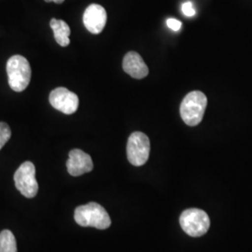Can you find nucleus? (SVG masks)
I'll return each mask as SVG.
<instances>
[{
  "instance_id": "nucleus-8",
  "label": "nucleus",
  "mask_w": 252,
  "mask_h": 252,
  "mask_svg": "<svg viewBox=\"0 0 252 252\" xmlns=\"http://www.w3.org/2000/svg\"><path fill=\"white\" fill-rule=\"evenodd\" d=\"M107 11L101 5L91 4L83 13V24L92 34H100L107 24Z\"/></svg>"
},
{
  "instance_id": "nucleus-14",
  "label": "nucleus",
  "mask_w": 252,
  "mask_h": 252,
  "mask_svg": "<svg viewBox=\"0 0 252 252\" xmlns=\"http://www.w3.org/2000/svg\"><path fill=\"white\" fill-rule=\"evenodd\" d=\"M181 10H182V13L187 17H192L196 14V10L194 9V7L190 1H187V2L183 3L181 6Z\"/></svg>"
},
{
  "instance_id": "nucleus-3",
  "label": "nucleus",
  "mask_w": 252,
  "mask_h": 252,
  "mask_svg": "<svg viewBox=\"0 0 252 252\" xmlns=\"http://www.w3.org/2000/svg\"><path fill=\"white\" fill-rule=\"evenodd\" d=\"M9 87L17 93L26 90L31 81L30 63L22 55H13L7 62Z\"/></svg>"
},
{
  "instance_id": "nucleus-9",
  "label": "nucleus",
  "mask_w": 252,
  "mask_h": 252,
  "mask_svg": "<svg viewBox=\"0 0 252 252\" xmlns=\"http://www.w3.org/2000/svg\"><path fill=\"white\" fill-rule=\"evenodd\" d=\"M66 167L67 171L71 176L79 177L85 173L92 171L94 168V163L89 154L79 149H75L69 153Z\"/></svg>"
},
{
  "instance_id": "nucleus-7",
  "label": "nucleus",
  "mask_w": 252,
  "mask_h": 252,
  "mask_svg": "<svg viewBox=\"0 0 252 252\" xmlns=\"http://www.w3.org/2000/svg\"><path fill=\"white\" fill-rule=\"evenodd\" d=\"M49 101L55 109L66 115L75 113L79 108L78 95L64 87H58L52 91Z\"/></svg>"
},
{
  "instance_id": "nucleus-5",
  "label": "nucleus",
  "mask_w": 252,
  "mask_h": 252,
  "mask_svg": "<svg viewBox=\"0 0 252 252\" xmlns=\"http://www.w3.org/2000/svg\"><path fill=\"white\" fill-rule=\"evenodd\" d=\"M127 159L135 166L145 164L150 156L151 143L150 139L142 132H134L127 141Z\"/></svg>"
},
{
  "instance_id": "nucleus-13",
  "label": "nucleus",
  "mask_w": 252,
  "mask_h": 252,
  "mask_svg": "<svg viewBox=\"0 0 252 252\" xmlns=\"http://www.w3.org/2000/svg\"><path fill=\"white\" fill-rule=\"evenodd\" d=\"M11 136V130L6 123L0 122V150L8 142Z\"/></svg>"
},
{
  "instance_id": "nucleus-4",
  "label": "nucleus",
  "mask_w": 252,
  "mask_h": 252,
  "mask_svg": "<svg viewBox=\"0 0 252 252\" xmlns=\"http://www.w3.org/2000/svg\"><path fill=\"white\" fill-rule=\"evenodd\" d=\"M180 226L189 236L199 237L207 233L210 227V220L204 210L189 208L182 212L180 218Z\"/></svg>"
},
{
  "instance_id": "nucleus-11",
  "label": "nucleus",
  "mask_w": 252,
  "mask_h": 252,
  "mask_svg": "<svg viewBox=\"0 0 252 252\" xmlns=\"http://www.w3.org/2000/svg\"><path fill=\"white\" fill-rule=\"evenodd\" d=\"M50 26L54 30V38L56 42L62 47H66L70 44V28L68 25L63 20L52 19L50 22Z\"/></svg>"
},
{
  "instance_id": "nucleus-6",
  "label": "nucleus",
  "mask_w": 252,
  "mask_h": 252,
  "mask_svg": "<svg viewBox=\"0 0 252 252\" xmlns=\"http://www.w3.org/2000/svg\"><path fill=\"white\" fill-rule=\"evenodd\" d=\"M15 186L19 191L27 198L35 197L38 190L36 180V168L33 162H25L20 165L14 174Z\"/></svg>"
},
{
  "instance_id": "nucleus-1",
  "label": "nucleus",
  "mask_w": 252,
  "mask_h": 252,
  "mask_svg": "<svg viewBox=\"0 0 252 252\" xmlns=\"http://www.w3.org/2000/svg\"><path fill=\"white\" fill-rule=\"evenodd\" d=\"M207 106V98L204 93L190 92L180 104V116L187 126H198L204 118Z\"/></svg>"
},
{
  "instance_id": "nucleus-15",
  "label": "nucleus",
  "mask_w": 252,
  "mask_h": 252,
  "mask_svg": "<svg viewBox=\"0 0 252 252\" xmlns=\"http://www.w3.org/2000/svg\"><path fill=\"white\" fill-rule=\"evenodd\" d=\"M166 25L173 31H179L180 28H181L182 23L179 21V20H177V19L169 18L167 19V21H166Z\"/></svg>"
},
{
  "instance_id": "nucleus-16",
  "label": "nucleus",
  "mask_w": 252,
  "mask_h": 252,
  "mask_svg": "<svg viewBox=\"0 0 252 252\" xmlns=\"http://www.w3.org/2000/svg\"><path fill=\"white\" fill-rule=\"evenodd\" d=\"M46 2H54L56 4H62L64 0H45Z\"/></svg>"
},
{
  "instance_id": "nucleus-10",
  "label": "nucleus",
  "mask_w": 252,
  "mask_h": 252,
  "mask_svg": "<svg viewBox=\"0 0 252 252\" xmlns=\"http://www.w3.org/2000/svg\"><path fill=\"white\" fill-rule=\"evenodd\" d=\"M123 68L125 72L137 80L144 79L149 74V68L144 60L135 52H129L126 54L123 61Z\"/></svg>"
},
{
  "instance_id": "nucleus-2",
  "label": "nucleus",
  "mask_w": 252,
  "mask_h": 252,
  "mask_svg": "<svg viewBox=\"0 0 252 252\" xmlns=\"http://www.w3.org/2000/svg\"><path fill=\"white\" fill-rule=\"evenodd\" d=\"M74 218L76 222L82 227H94L105 230L111 224L110 218L106 209L94 202L77 207Z\"/></svg>"
},
{
  "instance_id": "nucleus-12",
  "label": "nucleus",
  "mask_w": 252,
  "mask_h": 252,
  "mask_svg": "<svg viewBox=\"0 0 252 252\" xmlns=\"http://www.w3.org/2000/svg\"><path fill=\"white\" fill-rule=\"evenodd\" d=\"M0 252H17L16 239L9 230L0 233Z\"/></svg>"
}]
</instances>
